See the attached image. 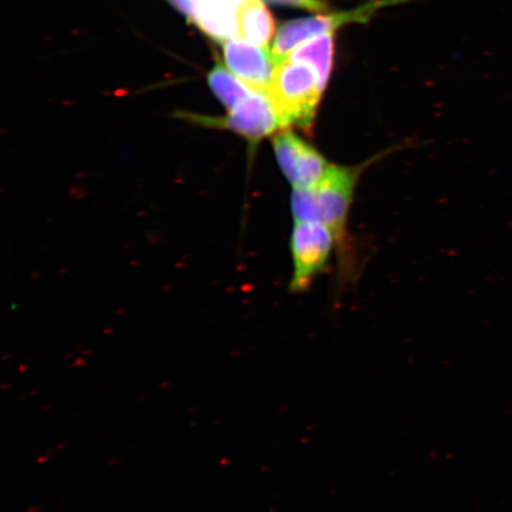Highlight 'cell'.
Listing matches in <instances>:
<instances>
[{
  "label": "cell",
  "instance_id": "obj_10",
  "mask_svg": "<svg viewBox=\"0 0 512 512\" xmlns=\"http://www.w3.org/2000/svg\"><path fill=\"white\" fill-rule=\"evenodd\" d=\"M335 35L329 32L318 36L294 49L286 60L303 62L309 64L319 75L320 82L324 88L328 86L331 75L332 64H334Z\"/></svg>",
  "mask_w": 512,
  "mask_h": 512
},
{
  "label": "cell",
  "instance_id": "obj_7",
  "mask_svg": "<svg viewBox=\"0 0 512 512\" xmlns=\"http://www.w3.org/2000/svg\"><path fill=\"white\" fill-rule=\"evenodd\" d=\"M223 124L251 142H259L285 127L270 94L256 91L229 111Z\"/></svg>",
  "mask_w": 512,
  "mask_h": 512
},
{
  "label": "cell",
  "instance_id": "obj_3",
  "mask_svg": "<svg viewBox=\"0 0 512 512\" xmlns=\"http://www.w3.org/2000/svg\"><path fill=\"white\" fill-rule=\"evenodd\" d=\"M334 232L323 223L296 222L291 238L294 272L291 291L307 290L322 273L336 241Z\"/></svg>",
  "mask_w": 512,
  "mask_h": 512
},
{
  "label": "cell",
  "instance_id": "obj_6",
  "mask_svg": "<svg viewBox=\"0 0 512 512\" xmlns=\"http://www.w3.org/2000/svg\"><path fill=\"white\" fill-rule=\"evenodd\" d=\"M223 53L236 78L253 91L268 93L279 64L272 51L233 37L224 42Z\"/></svg>",
  "mask_w": 512,
  "mask_h": 512
},
{
  "label": "cell",
  "instance_id": "obj_4",
  "mask_svg": "<svg viewBox=\"0 0 512 512\" xmlns=\"http://www.w3.org/2000/svg\"><path fill=\"white\" fill-rule=\"evenodd\" d=\"M393 3H398V0H377V2L369 3L360 9L348 12L287 22L275 36L272 54L279 63L283 62L294 49L313 40V38L334 32L343 25L366 22L376 10Z\"/></svg>",
  "mask_w": 512,
  "mask_h": 512
},
{
  "label": "cell",
  "instance_id": "obj_12",
  "mask_svg": "<svg viewBox=\"0 0 512 512\" xmlns=\"http://www.w3.org/2000/svg\"><path fill=\"white\" fill-rule=\"evenodd\" d=\"M272 3L296 6V8H303L312 11H325L328 6L323 0H270Z\"/></svg>",
  "mask_w": 512,
  "mask_h": 512
},
{
  "label": "cell",
  "instance_id": "obj_2",
  "mask_svg": "<svg viewBox=\"0 0 512 512\" xmlns=\"http://www.w3.org/2000/svg\"><path fill=\"white\" fill-rule=\"evenodd\" d=\"M319 75L309 64L284 60L278 64L268 94L284 126L310 128L324 92Z\"/></svg>",
  "mask_w": 512,
  "mask_h": 512
},
{
  "label": "cell",
  "instance_id": "obj_9",
  "mask_svg": "<svg viewBox=\"0 0 512 512\" xmlns=\"http://www.w3.org/2000/svg\"><path fill=\"white\" fill-rule=\"evenodd\" d=\"M239 31L248 42L267 48L275 32L274 18L261 0H247L238 11Z\"/></svg>",
  "mask_w": 512,
  "mask_h": 512
},
{
  "label": "cell",
  "instance_id": "obj_13",
  "mask_svg": "<svg viewBox=\"0 0 512 512\" xmlns=\"http://www.w3.org/2000/svg\"><path fill=\"white\" fill-rule=\"evenodd\" d=\"M179 11H182L190 21L195 22L197 15L198 2L197 0H170Z\"/></svg>",
  "mask_w": 512,
  "mask_h": 512
},
{
  "label": "cell",
  "instance_id": "obj_1",
  "mask_svg": "<svg viewBox=\"0 0 512 512\" xmlns=\"http://www.w3.org/2000/svg\"><path fill=\"white\" fill-rule=\"evenodd\" d=\"M361 170L331 165L316 187L294 189L292 211L296 222L323 223L341 240Z\"/></svg>",
  "mask_w": 512,
  "mask_h": 512
},
{
  "label": "cell",
  "instance_id": "obj_8",
  "mask_svg": "<svg viewBox=\"0 0 512 512\" xmlns=\"http://www.w3.org/2000/svg\"><path fill=\"white\" fill-rule=\"evenodd\" d=\"M195 23L215 40L227 41L239 32L238 12L219 0H197Z\"/></svg>",
  "mask_w": 512,
  "mask_h": 512
},
{
  "label": "cell",
  "instance_id": "obj_5",
  "mask_svg": "<svg viewBox=\"0 0 512 512\" xmlns=\"http://www.w3.org/2000/svg\"><path fill=\"white\" fill-rule=\"evenodd\" d=\"M273 146L280 169L293 189L316 187L328 174L331 166L328 160L296 133L278 134Z\"/></svg>",
  "mask_w": 512,
  "mask_h": 512
},
{
  "label": "cell",
  "instance_id": "obj_11",
  "mask_svg": "<svg viewBox=\"0 0 512 512\" xmlns=\"http://www.w3.org/2000/svg\"><path fill=\"white\" fill-rule=\"evenodd\" d=\"M209 86L211 91L219 98L228 112L238 106L240 102L245 100L253 89L249 88L246 83H243L239 78L226 69L222 64L211 70L209 74Z\"/></svg>",
  "mask_w": 512,
  "mask_h": 512
}]
</instances>
